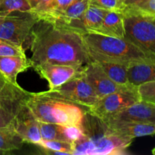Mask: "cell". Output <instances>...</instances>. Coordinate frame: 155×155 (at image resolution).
Listing matches in <instances>:
<instances>
[{
  "label": "cell",
  "instance_id": "6da1fadb",
  "mask_svg": "<svg viewBox=\"0 0 155 155\" xmlns=\"http://www.w3.org/2000/svg\"><path fill=\"white\" fill-rule=\"evenodd\" d=\"M30 45L32 68L43 63L84 66L91 61L80 33L45 20L33 26Z\"/></svg>",
  "mask_w": 155,
  "mask_h": 155
},
{
  "label": "cell",
  "instance_id": "7a4b0ae2",
  "mask_svg": "<svg viewBox=\"0 0 155 155\" xmlns=\"http://www.w3.org/2000/svg\"><path fill=\"white\" fill-rule=\"evenodd\" d=\"M26 106L38 121L62 126L83 127L87 114L81 106L51 95L48 91L31 93Z\"/></svg>",
  "mask_w": 155,
  "mask_h": 155
},
{
  "label": "cell",
  "instance_id": "3957f363",
  "mask_svg": "<svg viewBox=\"0 0 155 155\" xmlns=\"http://www.w3.org/2000/svg\"><path fill=\"white\" fill-rule=\"evenodd\" d=\"M88 54L91 61H104L129 65L135 62L154 61L125 39L93 33H81Z\"/></svg>",
  "mask_w": 155,
  "mask_h": 155
},
{
  "label": "cell",
  "instance_id": "277c9868",
  "mask_svg": "<svg viewBox=\"0 0 155 155\" xmlns=\"http://www.w3.org/2000/svg\"><path fill=\"white\" fill-rule=\"evenodd\" d=\"M84 137L73 144L74 153L77 155H116L126 154V150L132 144V139L121 137L111 133L103 124L100 132L95 131L92 124L84 119Z\"/></svg>",
  "mask_w": 155,
  "mask_h": 155
},
{
  "label": "cell",
  "instance_id": "5b68a950",
  "mask_svg": "<svg viewBox=\"0 0 155 155\" xmlns=\"http://www.w3.org/2000/svg\"><path fill=\"white\" fill-rule=\"evenodd\" d=\"M124 15L125 39L147 55L155 58V14L139 8H127Z\"/></svg>",
  "mask_w": 155,
  "mask_h": 155
},
{
  "label": "cell",
  "instance_id": "8992f818",
  "mask_svg": "<svg viewBox=\"0 0 155 155\" xmlns=\"http://www.w3.org/2000/svg\"><path fill=\"white\" fill-rule=\"evenodd\" d=\"M141 100L137 86L129 84L120 90L100 98L88 113L102 121H106L114 114Z\"/></svg>",
  "mask_w": 155,
  "mask_h": 155
},
{
  "label": "cell",
  "instance_id": "52a82bcc",
  "mask_svg": "<svg viewBox=\"0 0 155 155\" xmlns=\"http://www.w3.org/2000/svg\"><path fill=\"white\" fill-rule=\"evenodd\" d=\"M39 20L33 12H14L0 16V39L23 45L30 40L33 26Z\"/></svg>",
  "mask_w": 155,
  "mask_h": 155
},
{
  "label": "cell",
  "instance_id": "ba28073f",
  "mask_svg": "<svg viewBox=\"0 0 155 155\" xmlns=\"http://www.w3.org/2000/svg\"><path fill=\"white\" fill-rule=\"evenodd\" d=\"M51 95L89 109L97 103L98 96L87 79L81 75L71 79L56 90L48 91Z\"/></svg>",
  "mask_w": 155,
  "mask_h": 155
},
{
  "label": "cell",
  "instance_id": "9c48e42d",
  "mask_svg": "<svg viewBox=\"0 0 155 155\" xmlns=\"http://www.w3.org/2000/svg\"><path fill=\"white\" fill-rule=\"evenodd\" d=\"M84 66L43 63L35 64L33 68L40 77L49 83V91L56 90L71 80L84 74Z\"/></svg>",
  "mask_w": 155,
  "mask_h": 155
},
{
  "label": "cell",
  "instance_id": "30bf717a",
  "mask_svg": "<svg viewBox=\"0 0 155 155\" xmlns=\"http://www.w3.org/2000/svg\"><path fill=\"white\" fill-rule=\"evenodd\" d=\"M84 76L94 89L99 99L129 85H120L112 81L94 61L85 65Z\"/></svg>",
  "mask_w": 155,
  "mask_h": 155
},
{
  "label": "cell",
  "instance_id": "8fae6325",
  "mask_svg": "<svg viewBox=\"0 0 155 155\" xmlns=\"http://www.w3.org/2000/svg\"><path fill=\"white\" fill-rule=\"evenodd\" d=\"M130 121L155 125V103L141 100L114 114L106 121Z\"/></svg>",
  "mask_w": 155,
  "mask_h": 155
},
{
  "label": "cell",
  "instance_id": "7c38bea8",
  "mask_svg": "<svg viewBox=\"0 0 155 155\" xmlns=\"http://www.w3.org/2000/svg\"><path fill=\"white\" fill-rule=\"evenodd\" d=\"M13 124L15 131L24 142L39 145L42 141L39 121L27 106L24 105L15 116Z\"/></svg>",
  "mask_w": 155,
  "mask_h": 155
},
{
  "label": "cell",
  "instance_id": "4fadbf2b",
  "mask_svg": "<svg viewBox=\"0 0 155 155\" xmlns=\"http://www.w3.org/2000/svg\"><path fill=\"white\" fill-rule=\"evenodd\" d=\"M105 124L111 133L127 139L133 140L135 138L155 134V125L153 124L122 120L109 121Z\"/></svg>",
  "mask_w": 155,
  "mask_h": 155
},
{
  "label": "cell",
  "instance_id": "5bb4252c",
  "mask_svg": "<svg viewBox=\"0 0 155 155\" xmlns=\"http://www.w3.org/2000/svg\"><path fill=\"white\" fill-rule=\"evenodd\" d=\"M90 5L91 0H75L62 12L42 20L68 27L71 24L80 20Z\"/></svg>",
  "mask_w": 155,
  "mask_h": 155
},
{
  "label": "cell",
  "instance_id": "9a60e30c",
  "mask_svg": "<svg viewBox=\"0 0 155 155\" xmlns=\"http://www.w3.org/2000/svg\"><path fill=\"white\" fill-rule=\"evenodd\" d=\"M29 68H32V62L24 56H0V74L11 83L18 84L17 77Z\"/></svg>",
  "mask_w": 155,
  "mask_h": 155
},
{
  "label": "cell",
  "instance_id": "2e32d148",
  "mask_svg": "<svg viewBox=\"0 0 155 155\" xmlns=\"http://www.w3.org/2000/svg\"><path fill=\"white\" fill-rule=\"evenodd\" d=\"M93 33L124 39V15L119 11H108L98 29Z\"/></svg>",
  "mask_w": 155,
  "mask_h": 155
},
{
  "label": "cell",
  "instance_id": "e0dca14e",
  "mask_svg": "<svg viewBox=\"0 0 155 155\" xmlns=\"http://www.w3.org/2000/svg\"><path fill=\"white\" fill-rule=\"evenodd\" d=\"M108 11L96 6L90 5L80 20L68 26V28L78 32L81 34L94 33L101 24Z\"/></svg>",
  "mask_w": 155,
  "mask_h": 155
},
{
  "label": "cell",
  "instance_id": "ac0fdd59",
  "mask_svg": "<svg viewBox=\"0 0 155 155\" xmlns=\"http://www.w3.org/2000/svg\"><path fill=\"white\" fill-rule=\"evenodd\" d=\"M127 77L129 84L137 87L143 83L155 80V60L129 64Z\"/></svg>",
  "mask_w": 155,
  "mask_h": 155
},
{
  "label": "cell",
  "instance_id": "d6986e66",
  "mask_svg": "<svg viewBox=\"0 0 155 155\" xmlns=\"http://www.w3.org/2000/svg\"><path fill=\"white\" fill-rule=\"evenodd\" d=\"M24 141L15 131L14 124L0 129V151L9 152L18 150Z\"/></svg>",
  "mask_w": 155,
  "mask_h": 155
},
{
  "label": "cell",
  "instance_id": "ffe728a7",
  "mask_svg": "<svg viewBox=\"0 0 155 155\" xmlns=\"http://www.w3.org/2000/svg\"><path fill=\"white\" fill-rule=\"evenodd\" d=\"M105 74L116 83L120 85L129 84L127 77V66L126 64L104 61H94Z\"/></svg>",
  "mask_w": 155,
  "mask_h": 155
},
{
  "label": "cell",
  "instance_id": "44dd1931",
  "mask_svg": "<svg viewBox=\"0 0 155 155\" xmlns=\"http://www.w3.org/2000/svg\"><path fill=\"white\" fill-rule=\"evenodd\" d=\"M38 146L43 150L50 151L53 154L73 155L74 148L71 142L62 140H43L40 142Z\"/></svg>",
  "mask_w": 155,
  "mask_h": 155
},
{
  "label": "cell",
  "instance_id": "7402d4cb",
  "mask_svg": "<svg viewBox=\"0 0 155 155\" xmlns=\"http://www.w3.org/2000/svg\"><path fill=\"white\" fill-rule=\"evenodd\" d=\"M14 12H31L27 0H0V16H6Z\"/></svg>",
  "mask_w": 155,
  "mask_h": 155
},
{
  "label": "cell",
  "instance_id": "603a6c76",
  "mask_svg": "<svg viewBox=\"0 0 155 155\" xmlns=\"http://www.w3.org/2000/svg\"><path fill=\"white\" fill-rule=\"evenodd\" d=\"M39 126L41 137L43 140L66 141L62 133V125L39 121Z\"/></svg>",
  "mask_w": 155,
  "mask_h": 155
},
{
  "label": "cell",
  "instance_id": "cb8c5ba5",
  "mask_svg": "<svg viewBox=\"0 0 155 155\" xmlns=\"http://www.w3.org/2000/svg\"><path fill=\"white\" fill-rule=\"evenodd\" d=\"M25 50L21 45L11 41L0 39V56H24Z\"/></svg>",
  "mask_w": 155,
  "mask_h": 155
},
{
  "label": "cell",
  "instance_id": "d4e9b609",
  "mask_svg": "<svg viewBox=\"0 0 155 155\" xmlns=\"http://www.w3.org/2000/svg\"><path fill=\"white\" fill-rule=\"evenodd\" d=\"M75 0H53L48 10L44 13L38 15V17L40 19H46L47 18H50L65 10Z\"/></svg>",
  "mask_w": 155,
  "mask_h": 155
},
{
  "label": "cell",
  "instance_id": "484cf974",
  "mask_svg": "<svg viewBox=\"0 0 155 155\" xmlns=\"http://www.w3.org/2000/svg\"><path fill=\"white\" fill-rule=\"evenodd\" d=\"M138 89L141 100L155 103V80L140 85Z\"/></svg>",
  "mask_w": 155,
  "mask_h": 155
},
{
  "label": "cell",
  "instance_id": "4316f807",
  "mask_svg": "<svg viewBox=\"0 0 155 155\" xmlns=\"http://www.w3.org/2000/svg\"><path fill=\"white\" fill-rule=\"evenodd\" d=\"M91 5L106 11L122 12L119 0H91Z\"/></svg>",
  "mask_w": 155,
  "mask_h": 155
},
{
  "label": "cell",
  "instance_id": "83f0119b",
  "mask_svg": "<svg viewBox=\"0 0 155 155\" xmlns=\"http://www.w3.org/2000/svg\"><path fill=\"white\" fill-rule=\"evenodd\" d=\"M31 7V12L40 15L48 10L53 0H27Z\"/></svg>",
  "mask_w": 155,
  "mask_h": 155
},
{
  "label": "cell",
  "instance_id": "f1b7e54d",
  "mask_svg": "<svg viewBox=\"0 0 155 155\" xmlns=\"http://www.w3.org/2000/svg\"><path fill=\"white\" fill-rule=\"evenodd\" d=\"M122 12L127 8H139L145 10L150 0H119Z\"/></svg>",
  "mask_w": 155,
  "mask_h": 155
},
{
  "label": "cell",
  "instance_id": "f546056e",
  "mask_svg": "<svg viewBox=\"0 0 155 155\" xmlns=\"http://www.w3.org/2000/svg\"><path fill=\"white\" fill-rule=\"evenodd\" d=\"M15 115L0 107V129L13 124Z\"/></svg>",
  "mask_w": 155,
  "mask_h": 155
},
{
  "label": "cell",
  "instance_id": "4dcf8cb0",
  "mask_svg": "<svg viewBox=\"0 0 155 155\" xmlns=\"http://www.w3.org/2000/svg\"><path fill=\"white\" fill-rule=\"evenodd\" d=\"M144 11L150 12V13L155 14V0H150L148 5H147V8Z\"/></svg>",
  "mask_w": 155,
  "mask_h": 155
},
{
  "label": "cell",
  "instance_id": "1f68e13d",
  "mask_svg": "<svg viewBox=\"0 0 155 155\" xmlns=\"http://www.w3.org/2000/svg\"><path fill=\"white\" fill-rule=\"evenodd\" d=\"M9 81L8 80H6L1 74H0V94H1L3 88L5 86V84L7 83V82Z\"/></svg>",
  "mask_w": 155,
  "mask_h": 155
},
{
  "label": "cell",
  "instance_id": "d6a6232c",
  "mask_svg": "<svg viewBox=\"0 0 155 155\" xmlns=\"http://www.w3.org/2000/svg\"><path fill=\"white\" fill-rule=\"evenodd\" d=\"M152 154H154V155H155V148H153V150H152Z\"/></svg>",
  "mask_w": 155,
  "mask_h": 155
}]
</instances>
